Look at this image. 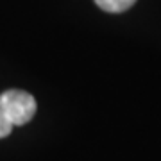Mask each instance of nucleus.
Instances as JSON below:
<instances>
[{"mask_svg":"<svg viewBox=\"0 0 161 161\" xmlns=\"http://www.w3.org/2000/svg\"><path fill=\"white\" fill-rule=\"evenodd\" d=\"M36 115V98L23 90H7L0 95V138L9 136L14 125H25Z\"/></svg>","mask_w":161,"mask_h":161,"instance_id":"f257e3e1","label":"nucleus"},{"mask_svg":"<svg viewBox=\"0 0 161 161\" xmlns=\"http://www.w3.org/2000/svg\"><path fill=\"white\" fill-rule=\"evenodd\" d=\"M134 2L136 0H95V4L106 13H124Z\"/></svg>","mask_w":161,"mask_h":161,"instance_id":"f03ea898","label":"nucleus"}]
</instances>
